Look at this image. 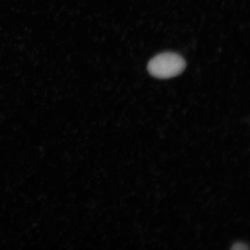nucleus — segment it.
<instances>
[{
    "instance_id": "nucleus-1",
    "label": "nucleus",
    "mask_w": 250,
    "mask_h": 250,
    "mask_svg": "<svg viewBox=\"0 0 250 250\" xmlns=\"http://www.w3.org/2000/svg\"><path fill=\"white\" fill-rule=\"evenodd\" d=\"M186 67V62L182 56L174 52H165L149 61L148 70L152 76L167 79L182 73Z\"/></svg>"
},
{
    "instance_id": "nucleus-2",
    "label": "nucleus",
    "mask_w": 250,
    "mask_h": 250,
    "mask_svg": "<svg viewBox=\"0 0 250 250\" xmlns=\"http://www.w3.org/2000/svg\"><path fill=\"white\" fill-rule=\"evenodd\" d=\"M232 249L234 250H248V248H247V246L245 244H243L242 243H237L234 244L233 246Z\"/></svg>"
}]
</instances>
